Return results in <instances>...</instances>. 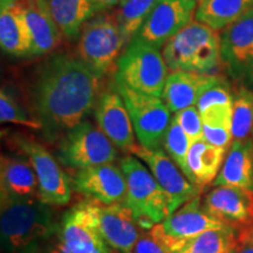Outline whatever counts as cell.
<instances>
[{
    "mask_svg": "<svg viewBox=\"0 0 253 253\" xmlns=\"http://www.w3.org/2000/svg\"><path fill=\"white\" fill-rule=\"evenodd\" d=\"M94 114L97 126L112 143L119 149L131 154L137 147L134 126L125 101L113 84L101 93Z\"/></svg>",
    "mask_w": 253,
    "mask_h": 253,
    "instance_id": "17",
    "label": "cell"
},
{
    "mask_svg": "<svg viewBox=\"0 0 253 253\" xmlns=\"http://www.w3.org/2000/svg\"><path fill=\"white\" fill-rule=\"evenodd\" d=\"M126 182V204L137 225L149 230L171 214V204L153 173L135 155H126L120 161Z\"/></svg>",
    "mask_w": 253,
    "mask_h": 253,
    "instance_id": "4",
    "label": "cell"
},
{
    "mask_svg": "<svg viewBox=\"0 0 253 253\" xmlns=\"http://www.w3.org/2000/svg\"><path fill=\"white\" fill-rule=\"evenodd\" d=\"M84 204L93 213L97 230L104 242L114 251L131 253L142 229L126 204H102L91 199H87Z\"/></svg>",
    "mask_w": 253,
    "mask_h": 253,
    "instance_id": "13",
    "label": "cell"
},
{
    "mask_svg": "<svg viewBox=\"0 0 253 253\" xmlns=\"http://www.w3.org/2000/svg\"><path fill=\"white\" fill-rule=\"evenodd\" d=\"M238 233V239L239 244L242 245H253V221L250 224L249 226H246L245 229L239 231Z\"/></svg>",
    "mask_w": 253,
    "mask_h": 253,
    "instance_id": "36",
    "label": "cell"
},
{
    "mask_svg": "<svg viewBox=\"0 0 253 253\" xmlns=\"http://www.w3.org/2000/svg\"><path fill=\"white\" fill-rule=\"evenodd\" d=\"M122 49L125 43L119 25L115 17L108 13L91 18L78 39V56L101 78L116 67Z\"/></svg>",
    "mask_w": 253,
    "mask_h": 253,
    "instance_id": "7",
    "label": "cell"
},
{
    "mask_svg": "<svg viewBox=\"0 0 253 253\" xmlns=\"http://www.w3.org/2000/svg\"><path fill=\"white\" fill-rule=\"evenodd\" d=\"M198 1H199V2H202V1H205V0H198Z\"/></svg>",
    "mask_w": 253,
    "mask_h": 253,
    "instance_id": "40",
    "label": "cell"
},
{
    "mask_svg": "<svg viewBox=\"0 0 253 253\" xmlns=\"http://www.w3.org/2000/svg\"><path fill=\"white\" fill-rule=\"evenodd\" d=\"M162 54L170 73L213 74L221 62L220 37L211 27L192 20L168 41Z\"/></svg>",
    "mask_w": 253,
    "mask_h": 253,
    "instance_id": "3",
    "label": "cell"
},
{
    "mask_svg": "<svg viewBox=\"0 0 253 253\" xmlns=\"http://www.w3.org/2000/svg\"><path fill=\"white\" fill-rule=\"evenodd\" d=\"M19 0H0V9H5L9 6L17 4Z\"/></svg>",
    "mask_w": 253,
    "mask_h": 253,
    "instance_id": "38",
    "label": "cell"
},
{
    "mask_svg": "<svg viewBox=\"0 0 253 253\" xmlns=\"http://www.w3.org/2000/svg\"><path fill=\"white\" fill-rule=\"evenodd\" d=\"M223 226L226 225L205 212L202 207V197L197 196L177 209L162 223L153 227L168 248L172 250L179 243L197 237L209 230L220 229Z\"/></svg>",
    "mask_w": 253,
    "mask_h": 253,
    "instance_id": "15",
    "label": "cell"
},
{
    "mask_svg": "<svg viewBox=\"0 0 253 253\" xmlns=\"http://www.w3.org/2000/svg\"><path fill=\"white\" fill-rule=\"evenodd\" d=\"M223 78L216 74L177 71L168 75L162 100L171 113H177L197 102L208 89L219 84Z\"/></svg>",
    "mask_w": 253,
    "mask_h": 253,
    "instance_id": "19",
    "label": "cell"
},
{
    "mask_svg": "<svg viewBox=\"0 0 253 253\" xmlns=\"http://www.w3.org/2000/svg\"><path fill=\"white\" fill-rule=\"evenodd\" d=\"M0 120L2 123L23 126L33 130H40L42 126L34 115L30 107L20 102L15 95L2 86L0 91Z\"/></svg>",
    "mask_w": 253,
    "mask_h": 253,
    "instance_id": "30",
    "label": "cell"
},
{
    "mask_svg": "<svg viewBox=\"0 0 253 253\" xmlns=\"http://www.w3.org/2000/svg\"><path fill=\"white\" fill-rule=\"evenodd\" d=\"M53 205L34 198L1 197L0 232L6 253H34L56 235L60 220Z\"/></svg>",
    "mask_w": 253,
    "mask_h": 253,
    "instance_id": "2",
    "label": "cell"
},
{
    "mask_svg": "<svg viewBox=\"0 0 253 253\" xmlns=\"http://www.w3.org/2000/svg\"><path fill=\"white\" fill-rule=\"evenodd\" d=\"M253 8V0H205L198 4L195 20L214 31L224 30Z\"/></svg>",
    "mask_w": 253,
    "mask_h": 253,
    "instance_id": "26",
    "label": "cell"
},
{
    "mask_svg": "<svg viewBox=\"0 0 253 253\" xmlns=\"http://www.w3.org/2000/svg\"><path fill=\"white\" fill-rule=\"evenodd\" d=\"M238 253H253V245H242V246H239Z\"/></svg>",
    "mask_w": 253,
    "mask_h": 253,
    "instance_id": "39",
    "label": "cell"
},
{
    "mask_svg": "<svg viewBox=\"0 0 253 253\" xmlns=\"http://www.w3.org/2000/svg\"><path fill=\"white\" fill-rule=\"evenodd\" d=\"M0 46L7 54L30 55L31 33L20 1L0 9Z\"/></svg>",
    "mask_w": 253,
    "mask_h": 253,
    "instance_id": "25",
    "label": "cell"
},
{
    "mask_svg": "<svg viewBox=\"0 0 253 253\" xmlns=\"http://www.w3.org/2000/svg\"><path fill=\"white\" fill-rule=\"evenodd\" d=\"M156 2L157 0H121L116 6L114 17L121 32L125 48L137 36Z\"/></svg>",
    "mask_w": 253,
    "mask_h": 253,
    "instance_id": "28",
    "label": "cell"
},
{
    "mask_svg": "<svg viewBox=\"0 0 253 253\" xmlns=\"http://www.w3.org/2000/svg\"><path fill=\"white\" fill-rule=\"evenodd\" d=\"M23 6L32 47L30 55H45L55 49L62 36L50 13L47 0H19Z\"/></svg>",
    "mask_w": 253,
    "mask_h": 253,
    "instance_id": "20",
    "label": "cell"
},
{
    "mask_svg": "<svg viewBox=\"0 0 253 253\" xmlns=\"http://www.w3.org/2000/svg\"><path fill=\"white\" fill-rule=\"evenodd\" d=\"M202 207L214 219L239 232L253 221V191L218 185L205 196Z\"/></svg>",
    "mask_w": 253,
    "mask_h": 253,
    "instance_id": "16",
    "label": "cell"
},
{
    "mask_svg": "<svg viewBox=\"0 0 253 253\" xmlns=\"http://www.w3.org/2000/svg\"><path fill=\"white\" fill-rule=\"evenodd\" d=\"M55 157L63 167L81 170L114 163L118 153L103 131L84 120L58 141Z\"/></svg>",
    "mask_w": 253,
    "mask_h": 253,
    "instance_id": "6",
    "label": "cell"
},
{
    "mask_svg": "<svg viewBox=\"0 0 253 253\" xmlns=\"http://www.w3.org/2000/svg\"><path fill=\"white\" fill-rule=\"evenodd\" d=\"M198 0H157L136 39L161 49L192 21Z\"/></svg>",
    "mask_w": 253,
    "mask_h": 253,
    "instance_id": "12",
    "label": "cell"
},
{
    "mask_svg": "<svg viewBox=\"0 0 253 253\" xmlns=\"http://www.w3.org/2000/svg\"><path fill=\"white\" fill-rule=\"evenodd\" d=\"M113 86L125 101L136 138L141 147L150 150L161 149L167 129L171 121V112L162 97L131 89L115 78Z\"/></svg>",
    "mask_w": 253,
    "mask_h": 253,
    "instance_id": "8",
    "label": "cell"
},
{
    "mask_svg": "<svg viewBox=\"0 0 253 253\" xmlns=\"http://www.w3.org/2000/svg\"><path fill=\"white\" fill-rule=\"evenodd\" d=\"M212 185L237 186L253 191V138L232 142Z\"/></svg>",
    "mask_w": 253,
    "mask_h": 253,
    "instance_id": "22",
    "label": "cell"
},
{
    "mask_svg": "<svg viewBox=\"0 0 253 253\" xmlns=\"http://www.w3.org/2000/svg\"><path fill=\"white\" fill-rule=\"evenodd\" d=\"M219 37L220 59L227 74L253 88V8L224 28Z\"/></svg>",
    "mask_w": 253,
    "mask_h": 253,
    "instance_id": "11",
    "label": "cell"
},
{
    "mask_svg": "<svg viewBox=\"0 0 253 253\" xmlns=\"http://www.w3.org/2000/svg\"><path fill=\"white\" fill-rule=\"evenodd\" d=\"M173 118L182 126V129L188 135L191 143L199 140H204V129L203 121H202L201 114H199L197 107H189L179 112L175 113Z\"/></svg>",
    "mask_w": 253,
    "mask_h": 253,
    "instance_id": "32",
    "label": "cell"
},
{
    "mask_svg": "<svg viewBox=\"0 0 253 253\" xmlns=\"http://www.w3.org/2000/svg\"><path fill=\"white\" fill-rule=\"evenodd\" d=\"M0 186L1 197H38L39 182L28 158L23 154L1 155L0 160Z\"/></svg>",
    "mask_w": 253,
    "mask_h": 253,
    "instance_id": "21",
    "label": "cell"
},
{
    "mask_svg": "<svg viewBox=\"0 0 253 253\" xmlns=\"http://www.w3.org/2000/svg\"><path fill=\"white\" fill-rule=\"evenodd\" d=\"M34 253H39V251H38V252H34Z\"/></svg>",
    "mask_w": 253,
    "mask_h": 253,
    "instance_id": "41",
    "label": "cell"
},
{
    "mask_svg": "<svg viewBox=\"0 0 253 253\" xmlns=\"http://www.w3.org/2000/svg\"><path fill=\"white\" fill-rule=\"evenodd\" d=\"M204 140L208 143L216 145V147L230 149L233 142L232 130L229 128H221V126H204Z\"/></svg>",
    "mask_w": 253,
    "mask_h": 253,
    "instance_id": "35",
    "label": "cell"
},
{
    "mask_svg": "<svg viewBox=\"0 0 253 253\" xmlns=\"http://www.w3.org/2000/svg\"><path fill=\"white\" fill-rule=\"evenodd\" d=\"M227 149L199 140L191 143L188 154V179L199 188L212 184L219 173Z\"/></svg>",
    "mask_w": 253,
    "mask_h": 253,
    "instance_id": "24",
    "label": "cell"
},
{
    "mask_svg": "<svg viewBox=\"0 0 253 253\" xmlns=\"http://www.w3.org/2000/svg\"><path fill=\"white\" fill-rule=\"evenodd\" d=\"M102 79L71 53H56L40 63L30 84L28 102L46 142L55 143L86 120L100 99Z\"/></svg>",
    "mask_w": 253,
    "mask_h": 253,
    "instance_id": "1",
    "label": "cell"
},
{
    "mask_svg": "<svg viewBox=\"0 0 253 253\" xmlns=\"http://www.w3.org/2000/svg\"><path fill=\"white\" fill-rule=\"evenodd\" d=\"M131 154L147 164L158 184L169 196L171 212H175L190 199L201 196L202 188L190 182L184 172L162 149L150 150L137 145Z\"/></svg>",
    "mask_w": 253,
    "mask_h": 253,
    "instance_id": "14",
    "label": "cell"
},
{
    "mask_svg": "<svg viewBox=\"0 0 253 253\" xmlns=\"http://www.w3.org/2000/svg\"><path fill=\"white\" fill-rule=\"evenodd\" d=\"M233 104V95L231 94L230 87L225 80H221L216 86L211 87L202 95L197 102L199 113L204 112L213 106H230Z\"/></svg>",
    "mask_w": 253,
    "mask_h": 253,
    "instance_id": "33",
    "label": "cell"
},
{
    "mask_svg": "<svg viewBox=\"0 0 253 253\" xmlns=\"http://www.w3.org/2000/svg\"><path fill=\"white\" fill-rule=\"evenodd\" d=\"M52 244L47 253H112L113 250L100 235L84 202L63 214Z\"/></svg>",
    "mask_w": 253,
    "mask_h": 253,
    "instance_id": "10",
    "label": "cell"
},
{
    "mask_svg": "<svg viewBox=\"0 0 253 253\" xmlns=\"http://www.w3.org/2000/svg\"><path fill=\"white\" fill-rule=\"evenodd\" d=\"M9 141L36 170L39 182L38 198L49 205L67 204L72 197L71 183L56 157L40 142L23 134L13 135Z\"/></svg>",
    "mask_w": 253,
    "mask_h": 253,
    "instance_id": "9",
    "label": "cell"
},
{
    "mask_svg": "<svg viewBox=\"0 0 253 253\" xmlns=\"http://www.w3.org/2000/svg\"><path fill=\"white\" fill-rule=\"evenodd\" d=\"M131 253H172L154 227L142 230Z\"/></svg>",
    "mask_w": 253,
    "mask_h": 253,
    "instance_id": "34",
    "label": "cell"
},
{
    "mask_svg": "<svg viewBox=\"0 0 253 253\" xmlns=\"http://www.w3.org/2000/svg\"><path fill=\"white\" fill-rule=\"evenodd\" d=\"M163 147L166 149V153L169 155L170 158L178 166L188 178V154L190 147H191V142L175 118L171 119L170 125L168 126L166 136H164Z\"/></svg>",
    "mask_w": 253,
    "mask_h": 253,
    "instance_id": "31",
    "label": "cell"
},
{
    "mask_svg": "<svg viewBox=\"0 0 253 253\" xmlns=\"http://www.w3.org/2000/svg\"><path fill=\"white\" fill-rule=\"evenodd\" d=\"M49 11L62 37L79 39L82 28L100 12L95 0H47Z\"/></svg>",
    "mask_w": 253,
    "mask_h": 253,
    "instance_id": "23",
    "label": "cell"
},
{
    "mask_svg": "<svg viewBox=\"0 0 253 253\" xmlns=\"http://www.w3.org/2000/svg\"><path fill=\"white\" fill-rule=\"evenodd\" d=\"M73 186L88 199L102 204L126 203V182L121 167L114 163L75 170Z\"/></svg>",
    "mask_w": 253,
    "mask_h": 253,
    "instance_id": "18",
    "label": "cell"
},
{
    "mask_svg": "<svg viewBox=\"0 0 253 253\" xmlns=\"http://www.w3.org/2000/svg\"><path fill=\"white\" fill-rule=\"evenodd\" d=\"M233 141H248L253 134V91L242 86L233 95L232 104Z\"/></svg>",
    "mask_w": 253,
    "mask_h": 253,
    "instance_id": "29",
    "label": "cell"
},
{
    "mask_svg": "<svg viewBox=\"0 0 253 253\" xmlns=\"http://www.w3.org/2000/svg\"><path fill=\"white\" fill-rule=\"evenodd\" d=\"M95 1H96L97 6H99L100 12H102V11H107V9H110V8L115 7V6H118L119 2L121 1V0H95Z\"/></svg>",
    "mask_w": 253,
    "mask_h": 253,
    "instance_id": "37",
    "label": "cell"
},
{
    "mask_svg": "<svg viewBox=\"0 0 253 253\" xmlns=\"http://www.w3.org/2000/svg\"><path fill=\"white\" fill-rule=\"evenodd\" d=\"M114 78L131 89L162 97L169 69L161 49L134 38L123 49Z\"/></svg>",
    "mask_w": 253,
    "mask_h": 253,
    "instance_id": "5",
    "label": "cell"
},
{
    "mask_svg": "<svg viewBox=\"0 0 253 253\" xmlns=\"http://www.w3.org/2000/svg\"><path fill=\"white\" fill-rule=\"evenodd\" d=\"M238 233L230 226L209 230L202 235L179 243L172 253H238Z\"/></svg>",
    "mask_w": 253,
    "mask_h": 253,
    "instance_id": "27",
    "label": "cell"
}]
</instances>
